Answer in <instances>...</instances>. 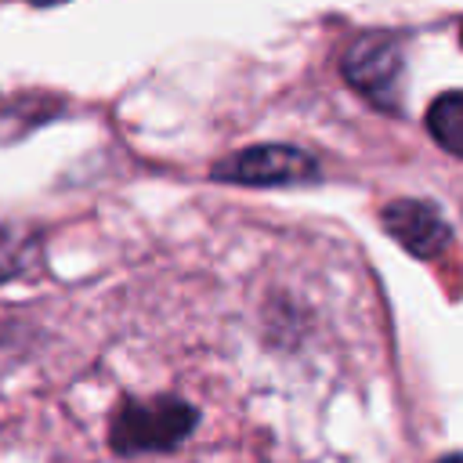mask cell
<instances>
[{"label":"cell","instance_id":"cell-8","mask_svg":"<svg viewBox=\"0 0 463 463\" xmlns=\"http://www.w3.org/2000/svg\"><path fill=\"white\" fill-rule=\"evenodd\" d=\"M36 7H51V4H65V0H33Z\"/></svg>","mask_w":463,"mask_h":463},{"label":"cell","instance_id":"cell-7","mask_svg":"<svg viewBox=\"0 0 463 463\" xmlns=\"http://www.w3.org/2000/svg\"><path fill=\"white\" fill-rule=\"evenodd\" d=\"M438 463H463V452H452V456H441Z\"/></svg>","mask_w":463,"mask_h":463},{"label":"cell","instance_id":"cell-2","mask_svg":"<svg viewBox=\"0 0 463 463\" xmlns=\"http://www.w3.org/2000/svg\"><path fill=\"white\" fill-rule=\"evenodd\" d=\"M340 72L376 109H398L405 54L391 33H365L354 43H347V51L340 58Z\"/></svg>","mask_w":463,"mask_h":463},{"label":"cell","instance_id":"cell-6","mask_svg":"<svg viewBox=\"0 0 463 463\" xmlns=\"http://www.w3.org/2000/svg\"><path fill=\"white\" fill-rule=\"evenodd\" d=\"M36 260H40V246L29 235L0 224V282H11L18 275H25Z\"/></svg>","mask_w":463,"mask_h":463},{"label":"cell","instance_id":"cell-4","mask_svg":"<svg viewBox=\"0 0 463 463\" xmlns=\"http://www.w3.org/2000/svg\"><path fill=\"white\" fill-rule=\"evenodd\" d=\"M383 228L412 257H438L452 239V228L445 224L438 206H430L423 199H394V203H387L383 206Z\"/></svg>","mask_w":463,"mask_h":463},{"label":"cell","instance_id":"cell-5","mask_svg":"<svg viewBox=\"0 0 463 463\" xmlns=\"http://www.w3.org/2000/svg\"><path fill=\"white\" fill-rule=\"evenodd\" d=\"M427 130L430 137L463 159V90H449V94H438L427 109Z\"/></svg>","mask_w":463,"mask_h":463},{"label":"cell","instance_id":"cell-1","mask_svg":"<svg viewBox=\"0 0 463 463\" xmlns=\"http://www.w3.org/2000/svg\"><path fill=\"white\" fill-rule=\"evenodd\" d=\"M199 427V412L192 402L177 394L156 398H127L109 420V445L119 456L141 452H170Z\"/></svg>","mask_w":463,"mask_h":463},{"label":"cell","instance_id":"cell-3","mask_svg":"<svg viewBox=\"0 0 463 463\" xmlns=\"http://www.w3.org/2000/svg\"><path fill=\"white\" fill-rule=\"evenodd\" d=\"M217 181L250 184V188H275V184H304L318 177L315 156L293 145H250L224 156L213 166Z\"/></svg>","mask_w":463,"mask_h":463}]
</instances>
